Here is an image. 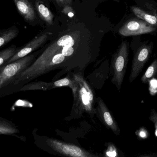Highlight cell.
Instances as JSON below:
<instances>
[{"label": "cell", "mask_w": 157, "mask_h": 157, "mask_svg": "<svg viewBox=\"0 0 157 157\" xmlns=\"http://www.w3.org/2000/svg\"><path fill=\"white\" fill-rule=\"evenodd\" d=\"M131 10L137 18L144 20L157 29V15L156 14L146 10L140 6H132Z\"/></svg>", "instance_id": "12"}, {"label": "cell", "mask_w": 157, "mask_h": 157, "mask_svg": "<svg viewBox=\"0 0 157 157\" xmlns=\"http://www.w3.org/2000/svg\"><path fill=\"white\" fill-rule=\"evenodd\" d=\"M39 18L49 26L54 25V15L41 1H35L33 3Z\"/></svg>", "instance_id": "10"}, {"label": "cell", "mask_w": 157, "mask_h": 157, "mask_svg": "<svg viewBox=\"0 0 157 157\" xmlns=\"http://www.w3.org/2000/svg\"><path fill=\"white\" fill-rule=\"evenodd\" d=\"M53 35V32L46 30L37 35L35 37L26 43L25 45L22 46L20 51L17 52L11 58V60L7 62L6 65L14 61L29 55L30 53L36 51L39 48H43V46L46 44V42L50 40V39L52 38Z\"/></svg>", "instance_id": "6"}, {"label": "cell", "mask_w": 157, "mask_h": 157, "mask_svg": "<svg viewBox=\"0 0 157 157\" xmlns=\"http://www.w3.org/2000/svg\"><path fill=\"white\" fill-rule=\"evenodd\" d=\"M138 157H153L149 156H147V155H142V156H139Z\"/></svg>", "instance_id": "23"}, {"label": "cell", "mask_w": 157, "mask_h": 157, "mask_svg": "<svg viewBox=\"0 0 157 157\" xmlns=\"http://www.w3.org/2000/svg\"><path fill=\"white\" fill-rule=\"evenodd\" d=\"M61 13L69 17L73 18L75 14V12L72 6H66L62 9Z\"/></svg>", "instance_id": "17"}, {"label": "cell", "mask_w": 157, "mask_h": 157, "mask_svg": "<svg viewBox=\"0 0 157 157\" xmlns=\"http://www.w3.org/2000/svg\"><path fill=\"white\" fill-rule=\"evenodd\" d=\"M149 119L155 124V135L157 137V112L155 110H152L151 111Z\"/></svg>", "instance_id": "20"}, {"label": "cell", "mask_w": 157, "mask_h": 157, "mask_svg": "<svg viewBox=\"0 0 157 157\" xmlns=\"http://www.w3.org/2000/svg\"><path fill=\"white\" fill-rule=\"evenodd\" d=\"M17 127L10 121L0 117V135H15L19 132Z\"/></svg>", "instance_id": "15"}, {"label": "cell", "mask_w": 157, "mask_h": 157, "mask_svg": "<svg viewBox=\"0 0 157 157\" xmlns=\"http://www.w3.org/2000/svg\"><path fill=\"white\" fill-rule=\"evenodd\" d=\"M4 89L3 87L2 84V81H1V78H0V90L2 89Z\"/></svg>", "instance_id": "22"}, {"label": "cell", "mask_w": 157, "mask_h": 157, "mask_svg": "<svg viewBox=\"0 0 157 157\" xmlns=\"http://www.w3.org/2000/svg\"><path fill=\"white\" fill-rule=\"evenodd\" d=\"M54 2L59 8H63L66 6H72L73 1L72 0H56Z\"/></svg>", "instance_id": "19"}, {"label": "cell", "mask_w": 157, "mask_h": 157, "mask_svg": "<svg viewBox=\"0 0 157 157\" xmlns=\"http://www.w3.org/2000/svg\"><path fill=\"white\" fill-rule=\"evenodd\" d=\"M129 53V43L127 41H122L111 61L113 77L111 82L120 90L126 73Z\"/></svg>", "instance_id": "3"}, {"label": "cell", "mask_w": 157, "mask_h": 157, "mask_svg": "<svg viewBox=\"0 0 157 157\" xmlns=\"http://www.w3.org/2000/svg\"><path fill=\"white\" fill-rule=\"evenodd\" d=\"M19 33V29L16 25L0 30V48L14 39Z\"/></svg>", "instance_id": "13"}, {"label": "cell", "mask_w": 157, "mask_h": 157, "mask_svg": "<svg viewBox=\"0 0 157 157\" xmlns=\"http://www.w3.org/2000/svg\"><path fill=\"white\" fill-rule=\"evenodd\" d=\"M59 87L60 84L59 80L52 81L50 83H47L43 81L32 82H29L22 86L19 88L18 92L36 90L46 91V90H50V89Z\"/></svg>", "instance_id": "11"}, {"label": "cell", "mask_w": 157, "mask_h": 157, "mask_svg": "<svg viewBox=\"0 0 157 157\" xmlns=\"http://www.w3.org/2000/svg\"><path fill=\"white\" fill-rule=\"evenodd\" d=\"M47 144L52 150L67 157H98L92 155L79 147L54 139H48Z\"/></svg>", "instance_id": "4"}, {"label": "cell", "mask_w": 157, "mask_h": 157, "mask_svg": "<svg viewBox=\"0 0 157 157\" xmlns=\"http://www.w3.org/2000/svg\"><path fill=\"white\" fill-rule=\"evenodd\" d=\"M71 77L74 81V87L71 89L73 109L78 112L94 113L95 94L93 88L82 74L71 73Z\"/></svg>", "instance_id": "1"}, {"label": "cell", "mask_w": 157, "mask_h": 157, "mask_svg": "<svg viewBox=\"0 0 157 157\" xmlns=\"http://www.w3.org/2000/svg\"><path fill=\"white\" fill-rule=\"evenodd\" d=\"M156 12H157V9Z\"/></svg>", "instance_id": "24"}, {"label": "cell", "mask_w": 157, "mask_h": 157, "mask_svg": "<svg viewBox=\"0 0 157 157\" xmlns=\"http://www.w3.org/2000/svg\"><path fill=\"white\" fill-rule=\"evenodd\" d=\"M117 150L113 145L109 146L106 151V156L107 157H118Z\"/></svg>", "instance_id": "18"}, {"label": "cell", "mask_w": 157, "mask_h": 157, "mask_svg": "<svg viewBox=\"0 0 157 157\" xmlns=\"http://www.w3.org/2000/svg\"><path fill=\"white\" fill-rule=\"evenodd\" d=\"M97 101L98 104V111L104 123L115 133L118 134L120 132V129L106 104L101 98H98Z\"/></svg>", "instance_id": "9"}, {"label": "cell", "mask_w": 157, "mask_h": 157, "mask_svg": "<svg viewBox=\"0 0 157 157\" xmlns=\"http://www.w3.org/2000/svg\"><path fill=\"white\" fill-rule=\"evenodd\" d=\"M156 29V28L137 18L126 21L120 28L119 33L124 37H130L153 33Z\"/></svg>", "instance_id": "5"}, {"label": "cell", "mask_w": 157, "mask_h": 157, "mask_svg": "<svg viewBox=\"0 0 157 157\" xmlns=\"http://www.w3.org/2000/svg\"><path fill=\"white\" fill-rule=\"evenodd\" d=\"M137 135L142 139H146L147 138L148 134L146 130H145L144 128L140 129L138 132L137 133Z\"/></svg>", "instance_id": "21"}, {"label": "cell", "mask_w": 157, "mask_h": 157, "mask_svg": "<svg viewBox=\"0 0 157 157\" xmlns=\"http://www.w3.org/2000/svg\"><path fill=\"white\" fill-rule=\"evenodd\" d=\"M153 42L142 45L135 52L132 62L129 81L132 82L142 72L145 65L151 56L153 49Z\"/></svg>", "instance_id": "7"}, {"label": "cell", "mask_w": 157, "mask_h": 157, "mask_svg": "<svg viewBox=\"0 0 157 157\" xmlns=\"http://www.w3.org/2000/svg\"><path fill=\"white\" fill-rule=\"evenodd\" d=\"M21 47L12 45L6 49L0 51V70L5 66L8 61L21 49Z\"/></svg>", "instance_id": "14"}, {"label": "cell", "mask_w": 157, "mask_h": 157, "mask_svg": "<svg viewBox=\"0 0 157 157\" xmlns=\"http://www.w3.org/2000/svg\"><path fill=\"white\" fill-rule=\"evenodd\" d=\"M43 48L25 57L7 64L0 70V78L4 89L12 85H14V83L17 77L36 61L42 52Z\"/></svg>", "instance_id": "2"}, {"label": "cell", "mask_w": 157, "mask_h": 157, "mask_svg": "<svg viewBox=\"0 0 157 157\" xmlns=\"http://www.w3.org/2000/svg\"><path fill=\"white\" fill-rule=\"evenodd\" d=\"M157 74V59L154 60L141 78L143 83H147Z\"/></svg>", "instance_id": "16"}, {"label": "cell", "mask_w": 157, "mask_h": 157, "mask_svg": "<svg viewBox=\"0 0 157 157\" xmlns=\"http://www.w3.org/2000/svg\"><path fill=\"white\" fill-rule=\"evenodd\" d=\"M13 2L18 14L26 22L33 26L40 24L38 16L32 2L28 0H14Z\"/></svg>", "instance_id": "8"}]
</instances>
